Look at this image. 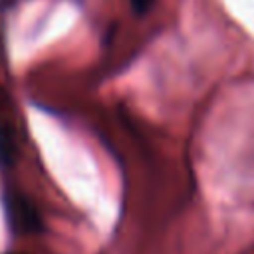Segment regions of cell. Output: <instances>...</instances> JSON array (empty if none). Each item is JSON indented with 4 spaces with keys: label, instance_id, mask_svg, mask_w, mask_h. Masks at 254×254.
I'll use <instances>...</instances> for the list:
<instances>
[{
    "label": "cell",
    "instance_id": "1",
    "mask_svg": "<svg viewBox=\"0 0 254 254\" xmlns=\"http://www.w3.org/2000/svg\"><path fill=\"white\" fill-rule=\"evenodd\" d=\"M4 206H6V216L14 232L18 234H32L42 230V220L34 204L20 192L10 190L4 194Z\"/></svg>",
    "mask_w": 254,
    "mask_h": 254
},
{
    "label": "cell",
    "instance_id": "2",
    "mask_svg": "<svg viewBox=\"0 0 254 254\" xmlns=\"http://www.w3.org/2000/svg\"><path fill=\"white\" fill-rule=\"evenodd\" d=\"M16 139L12 129L8 127H0V167H12L16 161Z\"/></svg>",
    "mask_w": 254,
    "mask_h": 254
},
{
    "label": "cell",
    "instance_id": "3",
    "mask_svg": "<svg viewBox=\"0 0 254 254\" xmlns=\"http://www.w3.org/2000/svg\"><path fill=\"white\" fill-rule=\"evenodd\" d=\"M129 4L135 16H145L155 6V0H129Z\"/></svg>",
    "mask_w": 254,
    "mask_h": 254
}]
</instances>
